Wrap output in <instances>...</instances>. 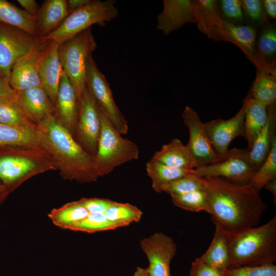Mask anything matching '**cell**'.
<instances>
[{"mask_svg":"<svg viewBox=\"0 0 276 276\" xmlns=\"http://www.w3.org/2000/svg\"><path fill=\"white\" fill-rule=\"evenodd\" d=\"M209 214L215 225L228 235L258 226L267 205L249 183L217 177H202Z\"/></svg>","mask_w":276,"mask_h":276,"instance_id":"obj_1","label":"cell"},{"mask_svg":"<svg viewBox=\"0 0 276 276\" xmlns=\"http://www.w3.org/2000/svg\"><path fill=\"white\" fill-rule=\"evenodd\" d=\"M38 124L40 146L51 153L68 178L80 182L97 180L99 176L94 157L75 141L54 113L48 116Z\"/></svg>","mask_w":276,"mask_h":276,"instance_id":"obj_2","label":"cell"},{"mask_svg":"<svg viewBox=\"0 0 276 276\" xmlns=\"http://www.w3.org/2000/svg\"><path fill=\"white\" fill-rule=\"evenodd\" d=\"M228 236V268L274 264L276 217L266 223Z\"/></svg>","mask_w":276,"mask_h":276,"instance_id":"obj_3","label":"cell"},{"mask_svg":"<svg viewBox=\"0 0 276 276\" xmlns=\"http://www.w3.org/2000/svg\"><path fill=\"white\" fill-rule=\"evenodd\" d=\"M98 110L101 128L94 159L99 177L124 163L138 159L140 151L135 143L122 136L99 106Z\"/></svg>","mask_w":276,"mask_h":276,"instance_id":"obj_4","label":"cell"},{"mask_svg":"<svg viewBox=\"0 0 276 276\" xmlns=\"http://www.w3.org/2000/svg\"><path fill=\"white\" fill-rule=\"evenodd\" d=\"M97 44L89 28L59 44L58 53L63 71L80 99L86 86L87 62Z\"/></svg>","mask_w":276,"mask_h":276,"instance_id":"obj_5","label":"cell"},{"mask_svg":"<svg viewBox=\"0 0 276 276\" xmlns=\"http://www.w3.org/2000/svg\"><path fill=\"white\" fill-rule=\"evenodd\" d=\"M114 4L113 0H91L87 5L71 13L56 30L42 39L59 44L93 25L104 26L118 16Z\"/></svg>","mask_w":276,"mask_h":276,"instance_id":"obj_6","label":"cell"},{"mask_svg":"<svg viewBox=\"0 0 276 276\" xmlns=\"http://www.w3.org/2000/svg\"><path fill=\"white\" fill-rule=\"evenodd\" d=\"M257 169L250 160L248 150L229 149L220 161L193 170L200 177H217L241 184L249 183Z\"/></svg>","mask_w":276,"mask_h":276,"instance_id":"obj_7","label":"cell"},{"mask_svg":"<svg viewBox=\"0 0 276 276\" xmlns=\"http://www.w3.org/2000/svg\"><path fill=\"white\" fill-rule=\"evenodd\" d=\"M85 84L112 125L121 134H126L129 129L127 122L114 100L104 75L99 70L92 56L87 62Z\"/></svg>","mask_w":276,"mask_h":276,"instance_id":"obj_8","label":"cell"},{"mask_svg":"<svg viewBox=\"0 0 276 276\" xmlns=\"http://www.w3.org/2000/svg\"><path fill=\"white\" fill-rule=\"evenodd\" d=\"M42 40L18 28L0 22V72L9 79L16 62Z\"/></svg>","mask_w":276,"mask_h":276,"instance_id":"obj_9","label":"cell"},{"mask_svg":"<svg viewBox=\"0 0 276 276\" xmlns=\"http://www.w3.org/2000/svg\"><path fill=\"white\" fill-rule=\"evenodd\" d=\"M140 246L149 261V276H171L170 264L177 251L172 237L163 233H154L143 238Z\"/></svg>","mask_w":276,"mask_h":276,"instance_id":"obj_10","label":"cell"},{"mask_svg":"<svg viewBox=\"0 0 276 276\" xmlns=\"http://www.w3.org/2000/svg\"><path fill=\"white\" fill-rule=\"evenodd\" d=\"M182 117L189 131V140L186 146L197 168L220 161L205 132L204 123L197 112L187 106Z\"/></svg>","mask_w":276,"mask_h":276,"instance_id":"obj_11","label":"cell"},{"mask_svg":"<svg viewBox=\"0 0 276 276\" xmlns=\"http://www.w3.org/2000/svg\"><path fill=\"white\" fill-rule=\"evenodd\" d=\"M78 134L85 150L95 157L101 132V122L98 105L85 86L79 100Z\"/></svg>","mask_w":276,"mask_h":276,"instance_id":"obj_12","label":"cell"},{"mask_svg":"<svg viewBox=\"0 0 276 276\" xmlns=\"http://www.w3.org/2000/svg\"><path fill=\"white\" fill-rule=\"evenodd\" d=\"M244 106L232 118L221 119L204 123V128L210 143L219 159L225 156L228 147L236 137L244 135Z\"/></svg>","mask_w":276,"mask_h":276,"instance_id":"obj_13","label":"cell"},{"mask_svg":"<svg viewBox=\"0 0 276 276\" xmlns=\"http://www.w3.org/2000/svg\"><path fill=\"white\" fill-rule=\"evenodd\" d=\"M44 41L38 59V73L41 86L54 106L63 70L59 57V44Z\"/></svg>","mask_w":276,"mask_h":276,"instance_id":"obj_14","label":"cell"},{"mask_svg":"<svg viewBox=\"0 0 276 276\" xmlns=\"http://www.w3.org/2000/svg\"><path fill=\"white\" fill-rule=\"evenodd\" d=\"M198 20L195 1L164 0L163 11L157 16L156 27L168 35L187 23H196Z\"/></svg>","mask_w":276,"mask_h":276,"instance_id":"obj_15","label":"cell"},{"mask_svg":"<svg viewBox=\"0 0 276 276\" xmlns=\"http://www.w3.org/2000/svg\"><path fill=\"white\" fill-rule=\"evenodd\" d=\"M44 42L45 41L42 40L29 52L18 59L13 65L9 82L15 92L41 85L38 59Z\"/></svg>","mask_w":276,"mask_h":276,"instance_id":"obj_16","label":"cell"},{"mask_svg":"<svg viewBox=\"0 0 276 276\" xmlns=\"http://www.w3.org/2000/svg\"><path fill=\"white\" fill-rule=\"evenodd\" d=\"M79 102L76 91L68 78L63 71L54 105L58 121L69 131L78 123Z\"/></svg>","mask_w":276,"mask_h":276,"instance_id":"obj_17","label":"cell"},{"mask_svg":"<svg viewBox=\"0 0 276 276\" xmlns=\"http://www.w3.org/2000/svg\"><path fill=\"white\" fill-rule=\"evenodd\" d=\"M16 98L27 117L38 124L55 113L54 106L41 85L16 92Z\"/></svg>","mask_w":276,"mask_h":276,"instance_id":"obj_18","label":"cell"},{"mask_svg":"<svg viewBox=\"0 0 276 276\" xmlns=\"http://www.w3.org/2000/svg\"><path fill=\"white\" fill-rule=\"evenodd\" d=\"M70 14L66 0H46L35 17L36 37L42 39L56 30Z\"/></svg>","mask_w":276,"mask_h":276,"instance_id":"obj_19","label":"cell"},{"mask_svg":"<svg viewBox=\"0 0 276 276\" xmlns=\"http://www.w3.org/2000/svg\"><path fill=\"white\" fill-rule=\"evenodd\" d=\"M268 110L266 124L255 137L251 148L248 149L250 160L257 170L267 157L273 140L276 137L275 105L268 106Z\"/></svg>","mask_w":276,"mask_h":276,"instance_id":"obj_20","label":"cell"},{"mask_svg":"<svg viewBox=\"0 0 276 276\" xmlns=\"http://www.w3.org/2000/svg\"><path fill=\"white\" fill-rule=\"evenodd\" d=\"M151 159L178 169L192 170L197 168L196 163L186 145L176 138L163 145Z\"/></svg>","mask_w":276,"mask_h":276,"instance_id":"obj_21","label":"cell"},{"mask_svg":"<svg viewBox=\"0 0 276 276\" xmlns=\"http://www.w3.org/2000/svg\"><path fill=\"white\" fill-rule=\"evenodd\" d=\"M244 135L249 149L256 136L265 126L268 118V106L250 97L244 101Z\"/></svg>","mask_w":276,"mask_h":276,"instance_id":"obj_22","label":"cell"},{"mask_svg":"<svg viewBox=\"0 0 276 276\" xmlns=\"http://www.w3.org/2000/svg\"><path fill=\"white\" fill-rule=\"evenodd\" d=\"M200 258L203 263L213 267L221 270L228 269L229 264L228 235L216 227L209 247Z\"/></svg>","mask_w":276,"mask_h":276,"instance_id":"obj_23","label":"cell"},{"mask_svg":"<svg viewBox=\"0 0 276 276\" xmlns=\"http://www.w3.org/2000/svg\"><path fill=\"white\" fill-rule=\"evenodd\" d=\"M0 22L15 27L36 37L35 18L6 0H0Z\"/></svg>","mask_w":276,"mask_h":276,"instance_id":"obj_24","label":"cell"},{"mask_svg":"<svg viewBox=\"0 0 276 276\" xmlns=\"http://www.w3.org/2000/svg\"><path fill=\"white\" fill-rule=\"evenodd\" d=\"M40 146L37 128L15 127L0 124V146Z\"/></svg>","mask_w":276,"mask_h":276,"instance_id":"obj_25","label":"cell"},{"mask_svg":"<svg viewBox=\"0 0 276 276\" xmlns=\"http://www.w3.org/2000/svg\"><path fill=\"white\" fill-rule=\"evenodd\" d=\"M35 164L32 160L8 154L0 155V180L10 186L32 170Z\"/></svg>","mask_w":276,"mask_h":276,"instance_id":"obj_26","label":"cell"},{"mask_svg":"<svg viewBox=\"0 0 276 276\" xmlns=\"http://www.w3.org/2000/svg\"><path fill=\"white\" fill-rule=\"evenodd\" d=\"M146 169L151 180L152 188L157 193H162L165 185L193 172V170L171 167L151 159L146 163Z\"/></svg>","mask_w":276,"mask_h":276,"instance_id":"obj_27","label":"cell"},{"mask_svg":"<svg viewBox=\"0 0 276 276\" xmlns=\"http://www.w3.org/2000/svg\"><path fill=\"white\" fill-rule=\"evenodd\" d=\"M89 213L79 201H77L53 210L49 216L55 225L63 228L69 229L84 219Z\"/></svg>","mask_w":276,"mask_h":276,"instance_id":"obj_28","label":"cell"},{"mask_svg":"<svg viewBox=\"0 0 276 276\" xmlns=\"http://www.w3.org/2000/svg\"><path fill=\"white\" fill-rule=\"evenodd\" d=\"M0 124L34 128L17 102L16 94L11 97L0 99Z\"/></svg>","mask_w":276,"mask_h":276,"instance_id":"obj_29","label":"cell"},{"mask_svg":"<svg viewBox=\"0 0 276 276\" xmlns=\"http://www.w3.org/2000/svg\"><path fill=\"white\" fill-rule=\"evenodd\" d=\"M249 97L268 106L275 104L276 82L274 77L266 72L257 71Z\"/></svg>","mask_w":276,"mask_h":276,"instance_id":"obj_30","label":"cell"},{"mask_svg":"<svg viewBox=\"0 0 276 276\" xmlns=\"http://www.w3.org/2000/svg\"><path fill=\"white\" fill-rule=\"evenodd\" d=\"M107 219L118 228L126 226L133 222H138L143 212L137 206L128 203L115 201L104 213Z\"/></svg>","mask_w":276,"mask_h":276,"instance_id":"obj_31","label":"cell"},{"mask_svg":"<svg viewBox=\"0 0 276 276\" xmlns=\"http://www.w3.org/2000/svg\"><path fill=\"white\" fill-rule=\"evenodd\" d=\"M276 178V137L265 161L257 170L249 183L258 191L270 180Z\"/></svg>","mask_w":276,"mask_h":276,"instance_id":"obj_32","label":"cell"},{"mask_svg":"<svg viewBox=\"0 0 276 276\" xmlns=\"http://www.w3.org/2000/svg\"><path fill=\"white\" fill-rule=\"evenodd\" d=\"M170 196L172 203L178 208L193 212L203 211L209 214L208 199L204 190Z\"/></svg>","mask_w":276,"mask_h":276,"instance_id":"obj_33","label":"cell"},{"mask_svg":"<svg viewBox=\"0 0 276 276\" xmlns=\"http://www.w3.org/2000/svg\"><path fill=\"white\" fill-rule=\"evenodd\" d=\"M203 178L196 176L192 172L165 185L162 188V192H165L170 195L182 194L198 190H203Z\"/></svg>","mask_w":276,"mask_h":276,"instance_id":"obj_34","label":"cell"},{"mask_svg":"<svg viewBox=\"0 0 276 276\" xmlns=\"http://www.w3.org/2000/svg\"><path fill=\"white\" fill-rule=\"evenodd\" d=\"M226 32L236 41L252 54L255 51L256 40V31L252 27L245 25H236L224 21Z\"/></svg>","mask_w":276,"mask_h":276,"instance_id":"obj_35","label":"cell"},{"mask_svg":"<svg viewBox=\"0 0 276 276\" xmlns=\"http://www.w3.org/2000/svg\"><path fill=\"white\" fill-rule=\"evenodd\" d=\"M117 228L118 227L108 220L104 214L89 213L84 219L71 226L69 229L93 233Z\"/></svg>","mask_w":276,"mask_h":276,"instance_id":"obj_36","label":"cell"},{"mask_svg":"<svg viewBox=\"0 0 276 276\" xmlns=\"http://www.w3.org/2000/svg\"><path fill=\"white\" fill-rule=\"evenodd\" d=\"M225 276H276L274 264L243 266L224 270Z\"/></svg>","mask_w":276,"mask_h":276,"instance_id":"obj_37","label":"cell"},{"mask_svg":"<svg viewBox=\"0 0 276 276\" xmlns=\"http://www.w3.org/2000/svg\"><path fill=\"white\" fill-rule=\"evenodd\" d=\"M258 47L261 54L270 57L276 52V30L274 26L265 28L259 38Z\"/></svg>","mask_w":276,"mask_h":276,"instance_id":"obj_38","label":"cell"},{"mask_svg":"<svg viewBox=\"0 0 276 276\" xmlns=\"http://www.w3.org/2000/svg\"><path fill=\"white\" fill-rule=\"evenodd\" d=\"M219 3L222 12L226 17L235 21L243 20L241 1L221 0Z\"/></svg>","mask_w":276,"mask_h":276,"instance_id":"obj_39","label":"cell"},{"mask_svg":"<svg viewBox=\"0 0 276 276\" xmlns=\"http://www.w3.org/2000/svg\"><path fill=\"white\" fill-rule=\"evenodd\" d=\"M190 276H225L224 270H221L203 263L200 257L192 262Z\"/></svg>","mask_w":276,"mask_h":276,"instance_id":"obj_40","label":"cell"},{"mask_svg":"<svg viewBox=\"0 0 276 276\" xmlns=\"http://www.w3.org/2000/svg\"><path fill=\"white\" fill-rule=\"evenodd\" d=\"M90 213H102L114 203V201L106 198H83L79 200Z\"/></svg>","mask_w":276,"mask_h":276,"instance_id":"obj_41","label":"cell"},{"mask_svg":"<svg viewBox=\"0 0 276 276\" xmlns=\"http://www.w3.org/2000/svg\"><path fill=\"white\" fill-rule=\"evenodd\" d=\"M241 3L242 7L249 18L255 21H263L264 13L261 1L243 0Z\"/></svg>","mask_w":276,"mask_h":276,"instance_id":"obj_42","label":"cell"},{"mask_svg":"<svg viewBox=\"0 0 276 276\" xmlns=\"http://www.w3.org/2000/svg\"><path fill=\"white\" fill-rule=\"evenodd\" d=\"M15 94L10 84L9 79L0 72V99L11 97Z\"/></svg>","mask_w":276,"mask_h":276,"instance_id":"obj_43","label":"cell"},{"mask_svg":"<svg viewBox=\"0 0 276 276\" xmlns=\"http://www.w3.org/2000/svg\"><path fill=\"white\" fill-rule=\"evenodd\" d=\"M18 3L23 10L33 16L35 18L37 14L39 8L37 2L34 0H17Z\"/></svg>","mask_w":276,"mask_h":276,"instance_id":"obj_44","label":"cell"},{"mask_svg":"<svg viewBox=\"0 0 276 276\" xmlns=\"http://www.w3.org/2000/svg\"><path fill=\"white\" fill-rule=\"evenodd\" d=\"M267 14L273 19L276 17V1L264 0L262 1Z\"/></svg>","mask_w":276,"mask_h":276,"instance_id":"obj_45","label":"cell"},{"mask_svg":"<svg viewBox=\"0 0 276 276\" xmlns=\"http://www.w3.org/2000/svg\"><path fill=\"white\" fill-rule=\"evenodd\" d=\"M91 0H68L67 5L70 14L89 4Z\"/></svg>","mask_w":276,"mask_h":276,"instance_id":"obj_46","label":"cell"},{"mask_svg":"<svg viewBox=\"0 0 276 276\" xmlns=\"http://www.w3.org/2000/svg\"><path fill=\"white\" fill-rule=\"evenodd\" d=\"M265 189L270 191L274 197V203L276 200V178L269 181L264 187Z\"/></svg>","mask_w":276,"mask_h":276,"instance_id":"obj_47","label":"cell"},{"mask_svg":"<svg viewBox=\"0 0 276 276\" xmlns=\"http://www.w3.org/2000/svg\"><path fill=\"white\" fill-rule=\"evenodd\" d=\"M133 276H149L148 267H137Z\"/></svg>","mask_w":276,"mask_h":276,"instance_id":"obj_48","label":"cell"},{"mask_svg":"<svg viewBox=\"0 0 276 276\" xmlns=\"http://www.w3.org/2000/svg\"><path fill=\"white\" fill-rule=\"evenodd\" d=\"M5 193H6V191H5V188L3 187L2 186H0V201L4 197Z\"/></svg>","mask_w":276,"mask_h":276,"instance_id":"obj_49","label":"cell"},{"mask_svg":"<svg viewBox=\"0 0 276 276\" xmlns=\"http://www.w3.org/2000/svg\"><path fill=\"white\" fill-rule=\"evenodd\" d=\"M0 151H1V150H0ZM4 154L3 152H0V155H2V154Z\"/></svg>","mask_w":276,"mask_h":276,"instance_id":"obj_50","label":"cell"},{"mask_svg":"<svg viewBox=\"0 0 276 276\" xmlns=\"http://www.w3.org/2000/svg\"><path fill=\"white\" fill-rule=\"evenodd\" d=\"M190 276V275H189Z\"/></svg>","mask_w":276,"mask_h":276,"instance_id":"obj_51","label":"cell"}]
</instances>
